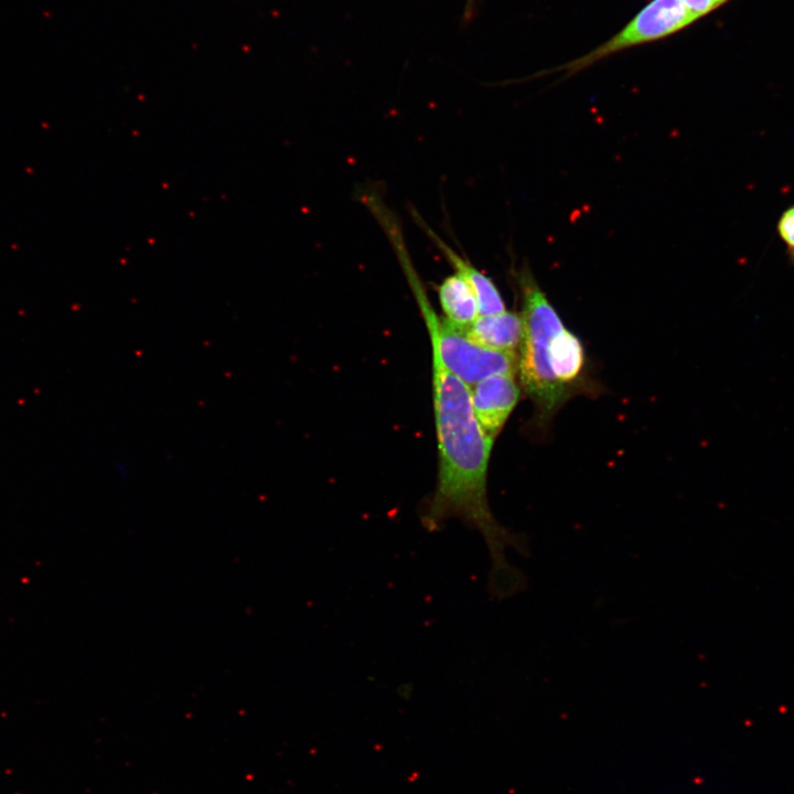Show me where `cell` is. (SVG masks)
Segmentation results:
<instances>
[{
  "label": "cell",
  "mask_w": 794,
  "mask_h": 794,
  "mask_svg": "<svg viewBox=\"0 0 794 794\" xmlns=\"http://www.w3.org/2000/svg\"><path fill=\"white\" fill-rule=\"evenodd\" d=\"M469 2H472V0H469Z\"/></svg>",
  "instance_id": "8fae6325"
},
{
  "label": "cell",
  "mask_w": 794,
  "mask_h": 794,
  "mask_svg": "<svg viewBox=\"0 0 794 794\" xmlns=\"http://www.w3.org/2000/svg\"><path fill=\"white\" fill-rule=\"evenodd\" d=\"M438 297L443 318L459 328L465 329L480 315L472 288L455 272L440 283Z\"/></svg>",
  "instance_id": "52a82bcc"
},
{
  "label": "cell",
  "mask_w": 794,
  "mask_h": 794,
  "mask_svg": "<svg viewBox=\"0 0 794 794\" xmlns=\"http://www.w3.org/2000/svg\"><path fill=\"white\" fill-rule=\"evenodd\" d=\"M464 331L471 341L481 346L515 352L523 340V320L519 314L505 310L479 315Z\"/></svg>",
  "instance_id": "8992f818"
},
{
  "label": "cell",
  "mask_w": 794,
  "mask_h": 794,
  "mask_svg": "<svg viewBox=\"0 0 794 794\" xmlns=\"http://www.w3.org/2000/svg\"><path fill=\"white\" fill-rule=\"evenodd\" d=\"M686 9L696 20L718 9L728 0H682Z\"/></svg>",
  "instance_id": "30bf717a"
},
{
  "label": "cell",
  "mask_w": 794,
  "mask_h": 794,
  "mask_svg": "<svg viewBox=\"0 0 794 794\" xmlns=\"http://www.w3.org/2000/svg\"><path fill=\"white\" fill-rule=\"evenodd\" d=\"M393 248L416 298L426 322L434 351L444 366L468 385L500 374H515L518 358L515 352L497 351L481 346L471 341L463 328L439 316L429 302V298L409 257L399 228L388 232Z\"/></svg>",
  "instance_id": "6da1fadb"
},
{
  "label": "cell",
  "mask_w": 794,
  "mask_h": 794,
  "mask_svg": "<svg viewBox=\"0 0 794 794\" xmlns=\"http://www.w3.org/2000/svg\"><path fill=\"white\" fill-rule=\"evenodd\" d=\"M549 363L556 379L565 387L581 374L584 353L580 340L566 328L549 344Z\"/></svg>",
  "instance_id": "ba28073f"
},
{
  "label": "cell",
  "mask_w": 794,
  "mask_h": 794,
  "mask_svg": "<svg viewBox=\"0 0 794 794\" xmlns=\"http://www.w3.org/2000/svg\"><path fill=\"white\" fill-rule=\"evenodd\" d=\"M411 213L420 228L453 267L455 273L460 275L470 285L478 300L480 315L505 311L504 300L492 279L475 268L465 257H462L453 250L418 216L417 212L414 211Z\"/></svg>",
  "instance_id": "5b68a950"
},
{
  "label": "cell",
  "mask_w": 794,
  "mask_h": 794,
  "mask_svg": "<svg viewBox=\"0 0 794 794\" xmlns=\"http://www.w3.org/2000/svg\"><path fill=\"white\" fill-rule=\"evenodd\" d=\"M697 21L682 0H651L616 34L584 55L556 67L566 76L621 51L673 35Z\"/></svg>",
  "instance_id": "3957f363"
},
{
  "label": "cell",
  "mask_w": 794,
  "mask_h": 794,
  "mask_svg": "<svg viewBox=\"0 0 794 794\" xmlns=\"http://www.w3.org/2000/svg\"><path fill=\"white\" fill-rule=\"evenodd\" d=\"M777 232L794 260V206L782 214L777 224Z\"/></svg>",
  "instance_id": "9c48e42d"
},
{
  "label": "cell",
  "mask_w": 794,
  "mask_h": 794,
  "mask_svg": "<svg viewBox=\"0 0 794 794\" xmlns=\"http://www.w3.org/2000/svg\"><path fill=\"white\" fill-rule=\"evenodd\" d=\"M476 419L493 440L500 433L519 398V387L513 374L490 376L471 390Z\"/></svg>",
  "instance_id": "277c9868"
},
{
  "label": "cell",
  "mask_w": 794,
  "mask_h": 794,
  "mask_svg": "<svg viewBox=\"0 0 794 794\" xmlns=\"http://www.w3.org/2000/svg\"><path fill=\"white\" fill-rule=\"evenodd\" d=\"M517 283L523 308V340L518 358L521 382L539 418L548 420L567 395V387L556 379L549 363L550 341L565 326L527 266L518 271Z\"/></svg>",
  "instance_id": "7a4b0ae2"
}]
</instances>
